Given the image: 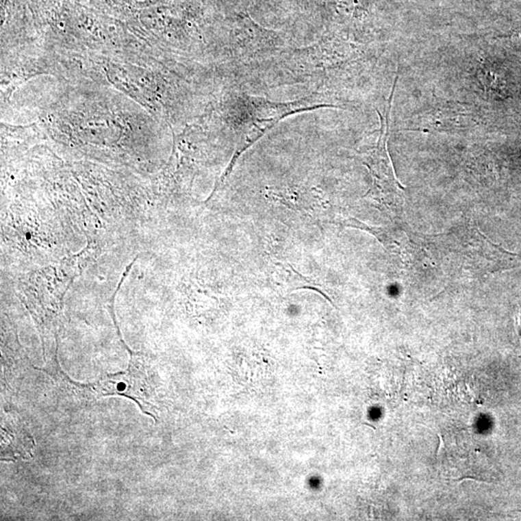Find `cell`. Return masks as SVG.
I'll return each instance as SVG.
<instances>
[{"label": "cell", "instance_id": "6da1fadb", "mask_svg": "<svg viewBox=\"0 0 521 521\" xmlns=\"http://www.w3.org/2000/svg\"><path fill=\"white\" fill-rule=\"evenodd\" d=\"M90 389L92 395L95 398L103 397L108 395H119L128 397L129 399L138 403L141 409L143 405H147L146 397V379L144 369H140L138 360L134 357L129 363V369L127 372H120L117 374H107L101 379L98 383L91 384Z\"/></svg>", "mask_w": 521, "mask_h": 521}]
</instances>
